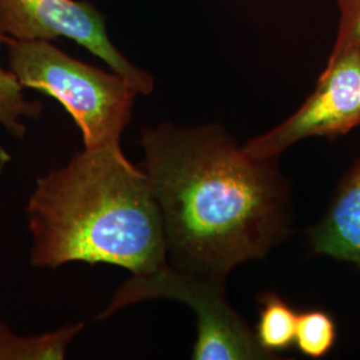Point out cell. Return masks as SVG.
<instances>
[{
  "label": "cell",
  "mask_w": 360,
  "mask_h": 360,
  "mask_svg": "<svg viewBox=\"0 0 360 360\" xmlns=\"http://www.w3.org/2000/svg\"><path fill=\"white\" fill-rule=\"evenodd\" d=\"M143 171L160 210L167 263L226 283L290 230V190L276 158L254 159L219 124L144 129Z\"/></svg>",
  "instance_id": "obj_1"
},
{
  "label": "cell",
  "mask_w": 360,
  "mask_h": 360,
  "mask_svg": "<svg viewBox=\"0 0 360 360\" xmlns=\"http://www.w3.org/2000/svg\"><path fill=\"white\" fill-rule=\"evenodd\" d=\"M26 211L35 267L107 263L148 275L167 264L150 180L122 147L84 148L38 178Z\"/></svg>",
  "instance_id": "obj_2"
},
{
  "label": "cell",
  "mask_w": 360,
  "mask_h": 360,
  "mask_svg": "<svg viewBox=\"0 0 360 360\" xmlns=\"http://www.w3.org/2000/svg\"><path fill=\"white\" fill-rule=\"evenodd\" d=\"M4 41L18 82L62 104L82 131L84 148L122 147L138 95L127 80L77 60L49 40Z\"/></svg>",
  "instance_id": "obj_3"
},
{
  "label": "cell",
  "mask_w": 360,
  "mask_h": 360,
  "mask_svg": "<svg viewBox=\"0 0 360 360\" xmlns=\"http://www.w3.org/2000/svg\"><path fill=\"white\" fill-rule=\"evenodd\" d=\"M171 299L181 302L196 315L198 336L195 360H259L274 356L257 343V335L232 309L224 295V283L193 276L166 264L148 275H132L122 284L108 306L95 321H104L131 304Z\"/></svg>",
  "instance_id": "obj_4"
},
{
  "label": "cell",
  "mask_w": 360,
  "mask_h": 360,
  "mask_svg": "<svg viewBox=\"0 0 360 360\" xmlns=\"http://www.w3.org/2000/svg\"><path fill=\"white\" fill-rule=\"evenodd\" d=\"M0 34L16 40L71 39L103 60L138 94L154 91V77L116 49L108 38L103 13L87 0H0Z\"/></svg>",
  "instance_id": "obj_5"
},
{
  "label": "cell",
  "mask_w": 360,
  "mask_h": 360,
  "mask_svg": "<svg viewBox=\"0 0 360 360\" xmlns=\"http://www.w3.org/2000/svg\"><path fill=\"white\" fill-rule=\"evenodd\" d=\"M360 126V49L330 55L314 92L279 126L248 141L245 154L276 158L312 136L336 138Z\"/></svg>",
  "instance_id": "obj_6"
},
{
  "label": "cell",
  "mask_w": 360,
  "mask_h": 360,
  "mask_svg": "<svg viewBox=\"0 0 360 360\" xmlns=\"http://www.w3.org/2000/svg\"><path fill=\"white\" fill-rule=\"evenodd\" d=\"M315 252L360 267V160L342 180L322 220L309 232Z\"/></svg>",
  "instance_id": "obj_7"
},
{
  "label": "cell",
  "mask_w": 360,
  "mask_h": 360,
  "mask_svg": "<svg viewBox=\"0 0 360 360\" xmlns=\"http://www.w3.org/2000/svg\"><path fill=\"white\" fill-rule=\"evenodd\" d=\"M83 323L67 324L50 334L20 336L0 321V360H62Z\"/></svg>",
  "instance_id": "obj_8"
},
{
  "label": "cell",
  "mask_w": 360,
  "mask_h": 360,
  "mask_svg": "<svg viewBox=\"0 0 360 360\" xmlns=\"http://www.w3.org/2000/svg\"><path fill=\"white\" fill-rule=\"evenodd\" d=\"M260 309L257 326V343L272 356L295 343L296 319L294 309L276 292H263L259 297Z\"/></svg>",
  "instance_id": "obj_9"
},
{
  "label": "cell",
  "mask_w": 360,
  "mask_h": 360,
  "mask_svg": "<svg viewBox=\"0 0 360 360\" xmlns=\"http://www.w3.org/2000/svg\"><path fill=\"white\" fill-rule=\"evenodd\" d=\"M4 37L0 34V44ZM22 84L18 82L11 71H6L0 65V124L15 138L23 139L26 135V124L22 122L27 119H38L41 114V104L27 101ZM11 156L0 144V176L4 172Z\"/></svg>",
  "instance_id": "obj_10"
},
{
  "label": "cell",
  "mask_w": 360,
  "mask_h": 360,
  "mask_svg": "<svg viewBox=\"0 0 360 360\" xmlns=\"http://www.w3.org/2000/svg\"><path fill=\"white\" fill-rule=\"evenodd\" d=\"M335 340L336 327L330 314L322 309H311L297 315L295 345L303 355L319 359L333 349Z\"/></svg>",
  "instance_id": "obj_11"
},
{
  "label": "cell",
  "mask_w": 360,
  "mask_h": 360,
  "mask_svg": "<svg viewBox=\"0 0 360 360\" xmlns=\"http://www.w3.org/2000/svg\"><path fill=\"white\" fill-rule=\"evenodd\" d=\"M339 20L331 55L360 49V0H336Z\"/></svg>",
  "instance_id": "obj_12"
}]
</instances>
